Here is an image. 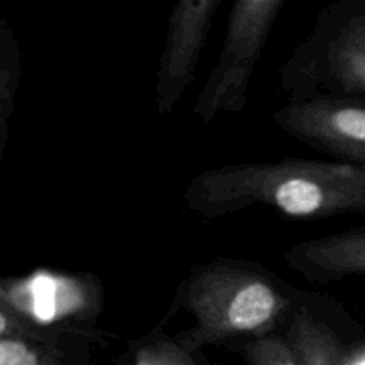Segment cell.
<instances>
[{"label": "cell", "instance_id": "1", "mask_svg": "<svg viewBox=\"0 0 365 365\" xmlns=\"http://www.w3.org/2000/svg\"><path fill=\"white\" fill-rule=\"evenodd\" d=\"M184 202L196 216L214 220L267 207L294 220L365 212V164L284 159L203 170L189 182Z\"/></svg>", "mask_w": 365, "mask_h": 365}, {"label": "cell", "instance_id": "2", "mask_svg": "<svg viewBox=\"0 0 365 365\" xmlns=\"http://www.w3.org/2000/svg\"><path fill=\"white\" fill-rule=\"evenodd\" d=\"M177 302L195 321L189 330L175 335L191 351L284 335L305 303L277 274L241 260L195 267L178 287Z\"/></svg>", "mask_w": 365, "mask_h": 365}, {"label": "cell", "instance_id": "3", "mask_svg": "<svg viewBox=\"0 0 365 365\" xmlns=\"http://www.w3.org/2000/svg\"><path fill=\"white\" fill-rule=\"evenodd\" d=\"M287 100L365 102V2L339 0L317 13L280 70Z\"/></svg>", "mask_w": 365, "mask_h": 365}, {"label": "cell", "instance_id": "4", "mask_svg": "<svg viewBox=\"0 0 365 365\" xmlns=\"http://www.w3.org/2000/svg\"><path fill=\"white\" fill-rule=\"evenodd\" d=\"M284 7L285 0H237L232 6L220 59L192 106L196 120L209 125L221 113L246 109L257 64Z\"/></svg>", "mask_w": 365, "mask_h": 365}, {"label": "cell", "instance_id": "5", "mask_svg": "<svg viewBox=\"0 0 365 365\" xmlns=\"http://www.w3.org/2000/svg\"><path fill=\"white\" fill-rule=\"evenodd\" d=\"M103 285L93 273L34 269L0 282V307L34 327L100 337Z\"/></svg>", "mask_w": 365, "mask_h": 365}, {"label": "cell", "instance_id": "6", "mask_svg": "<svg viewBox=\"0 0 365 365\" xmlns=\"http://www.w3.org/2000/svg\"><path fill=\"white\" fill-rule=\"evenodd\" d=\"M273 121L307 146L365 164V102L355 98L287 100Z\"/></svg>", "mask_w": 365, "mask_h": 365}, {"label": "cell", "instance_id": "7", "mask_svg": "<svg viewBox=\"0 0 365 365\" xmlns=\"http://www.w3.org/2000/svg\"><path fill=\"white\" fill-rule=\"evenodd\" d=\"M221 6V0H180L171 7L155 81V109L160 116L173 113L195 78Z\"/></svg>", "mask_w": 365, "mask_h": 365}, {"label": "cell", "instance_id": "8", "mask_svg": "<svg viewBox=\"0 0 365 365\" xmlns=\"http://www.w3.org/2000/svg\"><path fill=\"white\" fill-rule=\"evenodd\" d=\"M100 337L34 327L0 307V365H88Z\"/></svg>", "mask_w": 365, "mask_h": 365}, {"label": "cell", "instance_id": "9", "mask_svg": "<svg viewBox=\"0 0 365 365\" xmlns=\"http://www.w3.org/2000/svg\"><path fill=\"white\" fill-rule=\"evenodd\" d=\"M284 260L310 284L365 277V227L296 242L284 253Z\"/></svg>", "mask_w": 365, "mask_h": 365}, {"label": "cell", "instance_id": "10", "mask_svg": "<svg viewBox=\"0 0 365 365\" xmlns=\"http://www.w3.org/2000/svg\"><path fill=\"white\" fill-rule=\"evenodd\" d=\"M284 335L302 365H344L341 339L307 303L299 307Z\"/></svg>", "mask_w": 365, "mask_h": 365}, {"label": "cell", "instance_id": "11", "mask_svg": "<svg viewBox=\"0 0 365 365\" xmlns=\"http://www.w3.org/2000/svg\"><path fill=\"white\" fill-rule=\"evenodd\" d=\"M21 77V57L16 36L6 20H0V159L9 141L11 118L16 106Z\"/></svg>", "mask_w": 365, "mask_h": 365}, {"label": "cell", "instance_id": "12", "mask_svg": "<svg viewBox=\"0 0 365 365\" xmlns=\"http://www.w3.org/2000/svg\"><path fill=\"white\" fill-rule=\"evenodd\" d=\"M132 365H207L202 351H191L171 335L153 331L138 346Z\"/></svg>", "mask_w": 365, "mask_h": 365}, {"label": "cell", "instance_id": "13", "mask_svg": "<svg viewBox=\"0 0 365 365\" xmlns=\"http://www.w3.org/2000/svg\"><path fill=\"white\" fill-rule=\"evenodd\" d=\"M241 353L246 365H302L285 335H271L248 342L241 346Z\"/></svg>", "mask_w": 365, "mask_h": 365}]
</instances>
